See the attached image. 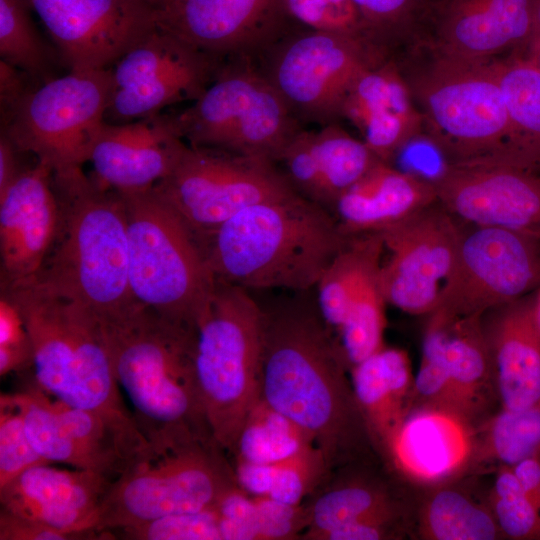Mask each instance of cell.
<instances>
[{
	"instance_id": "cell-1",
	"label": "cell",
	"mask_w": 540,
	"mask_h": 540,
	"mask_svg": "<svg viewBox=\"0 0 540 540\" xmlns=\"http://www.w3.org/2000/svg\"><path fill=\"white\" fill-rule=\"evenodd\" d=\"M308 292L261 305L262 398L310 435L333 472L371 437L340 344Z\"/></svg>"
},
{
	"instance_id": "cell-2",
	"label": "cell",
	"mask_w": 540,
	"mask_h": 540,
	"mask_svg": "<svg viewBox=\"0 0 540 540\" xmlns=\"http://www.w3.org/2000/svg\"><path fill=\"white\" fill-rule=\"evenodd\" d=\"M98 319L115 380L151 449L215 441L194 372L195 328L138 302Z\"/></svg>"
},
{
	"instance_id": "cell-3",
	"label": "cell",
	"mask_w": 540,
	"mask_h": 540,
	"mask_svg": "<svg viewBox=\"0 0 540 540\" xmlns=\"http://www.w3.org/2000/svg\"><path fill=\"white\" fill-rule=\"evenodd\" d=\"M350 237L329 209L296 193L242 210L199 242L218 280L306 292Z\"/></svg>"
},
{
	"instance_id": "cell-4",
	"label": "cell",
	"mask_w": 540,
	"mask_h": 540,
	"mask_svg": "<svg viewBox=\"0 0 540 540\" xmlns=\"http://www.w3.org/2000/svg\"><path fill=\"white\" fill-rule=\"evenodd\" d=\"M59 205L54 242L33 276L54 295L98 317L120 314L136 301L128 275L127 217L120 192L81 167L52 173Z\"/></svg>"
},
{
	"instance_id": "cell-5",
	"label": "cell",
	"mask_w": 540,
	"mask_h": 540,
	"mask_svg": "<svg viewBox=\"0 0 540 540\" xmlns=\"http://www.w3.org/2000/svg\"><path fill=\"white\" fill-rule=\"evenodd\" d=\"M1 291L23 316L39 389L73 407L133 419L115 380L96 314L54 295L33 276L1 284Z\"/></svg>"
},
{
	"instance_id": "cell-6",
	"label": "cell",
	"mask_w": 540,
	"mask_h": 540,
	"mask_svg": "<svg viewBox=\"0 0 540 540\" xmlns=\"http://www.w3.org/2000/svg\"><path fill=\"white\" fill-rule=\"evenodd\" d=\"M193 364L212 435L229 455L262 397L263 310L251 291L216 279L196 323Z\"/></svg>"
},
{
	"instance_id": "cell-7",
	"label": "cell",
	"mask_w": 540,
	"mask_h": 540,
	"mask_svg": "<svg viewBox=\"0 0 540 540\" xmlns=\"http://www.w3.org/2000/svg\"><path fill=\"white\" fill-rule=\"evenodd\" d=\"M120 194L127 217L133 299L166 319L195 328L216 285L198 238L152 187Z\"/></svg>"
},
{
	"instance_id": "cell-8",
	"label": "cell",
	"mask_w": 540,
	"mask_h": 540,
	"mask_svg": "<svg viewBox=\"0 0 540 540\" xmlns=\"http://www.w3.org/2000/svg\"><path fill=\"white\" fill-rule=\"evenodd\" d=\"M403 75L423 131L447 165L489 162L505 149L511 127L491 61L460 60L433 50L431 61Z\"/></svg>"
},
{
	"instance_id": "cell-9",
	"label": "cell",
	"mask_w": 540,
	"mask_h": 540,
	"mask_svg": "<svg viewBox=\"0 0 540 540\" xmlns=\"http://www.w3.org/2000/svg\"><path fill=\"white\" fill-rule=\"evenodd\" d=\"M217 442H192L162 453L149 452L111 482L96 532L109 533L168 515L213 507L237 484Z\"/></svg>"
},
{
	"instance_id": "cell-10",
	"label": "cell",
	"mask_w": 540,
	"mask_h": 540,
	"mask_svg": "<svg viewBox=\"0 0 540 540\" xmlns=\"http://www.w3.org/2000/svg\"><path fill=\"white\" fill-rule=\"evenodd\" d=\"M174 118L190 146L275 163L300 130L297 118L266 75L244 64L222 65L194 103Z\"/></svg>"
},
{
	"instance_id": "cell-11",
	"label": "cell",
	"mask_w": 540,
	"mask_h": 540,
	"mask_svg": "<svg viewBox=\"0 0 540 540\" xmlns=\"http://www.w3.org/2000/svg\"><path fill=\"white\" fill-rule=\"evenodd\" d=\"M110 91L111 69L69 71L32 88L1 131L53 171L81 167L105 123Z\"/></svg>"
},
{
	"instance_id": "cell-12",
	"label": "cell",
	"mask_w": 540,
	"mask_h": 540,
	"mask_svg": "<svg viewBox=\"0 0 540 540\" xmlns=\"http://www.w3.org/2000/svg\"><path fill=\"white\" fill-rule=\"evenodd\" d=\"M152 189L199 241L252 205L297 193L271 160L190 145Z\"/></svg>"
},
{
	"instance_id": "cell-13",
	"label": "cell",
	"mask_w": 540,
	"mask_h": 540,
	"mask_svg": "<svg viewBox=\"0 0 540 540\" xmlns=\"http://www.w3.org/2000/svg\"><path fill=\"white\" fill-rule=\"evenodd\" d=\"M263 72L296 118L322 125L342 117L345 98L382 48L355 37L307 29L271 45Z\"/></svg>"
},
{
	"instance_id": "cell-14",
	"label": "cell",
	"mask_w": 540,
	"mask_h": 540,
	"mask_svg": "<svg viewBox=\"0 0 540 540\" xmlns=\"http://www.w3.org/2000/svg\"><path fill=\"white\" fill-rule=\"evenodd\" d=\"M28 436L52 464L118 478L152 451L134 419L70 406L34 383L15 393Z\"/></svg>"
},
{
	"instance_id": "cell-15",
	"label": "cell",
	"mask_w": 540,
	"mask_h": 540,
	"mask_svg": "<svg viewBox=\"0 0 540 540\" xmlns=\"http://www.w3.org/2000/svg\"><path fill=\"white\" fill-rule=\"evenodd\" d=\"M538 290L539 239L464 223L455 263L432 313L482 315Z\"/></svg>"
},
{
	"instance_id": "cell-16",
	"label": "cell",
	"mask_w": 540,
	"mask_h": 540,
	"mask_svg": "<svg viewBox=\"0 0 540 540\" xmlns=\"http://www.w3.org/2000/svg\"><path fill=\"white\" fill-rule=\"evenodd\" d=\"M115 63L105 114L109 123L136 121L157 115L169 105L195 101L222 66L221 60L160 27Z\"/></svg>"
},
{
	"instance_id": "cell-17",
	"label": "cell",
	"mask_w": 540,
	"mask_h": 540,
	"mask_svg": "<svg viewBox=\"0 0 540 540\" xmlns=\"http://www.w3.org/2000/svg\"><path fill=\"white\" fill-rule=\"evenodd\" d=\"M464 223L438 201L379 231L380 285L387 304L429 315L456 260Z\"/></svg>"
},
{
	"instance_id": "cell-18",
	"label": "cell",
	"mask_w": 540,
	"mask_h": 540,
	"mask_svg": "<svg viewBox=\"0 0 540 540\" xmlns=\"http://www.w3.org/2000/svg\"><path fill=\"white\" fill-rule=\"evenodd\" d=\"M69 71L106 69L158 27L144 0H26Z\"/></svg>"
},
{
	"instance_id": "cell-19",
	"label": "cell",
	"mask_w": 540,
	"mask_h": 540,
	"mask_svg": "<svg viewBox=\"0 0 540 540\" xmlns=\"http://www.w3.org/2000/svg\"><path fill=\"white\" fill-rule=\"evenodd\" d=\"M432 179L437 201L461 222L540 240V172L498 164H446Z\"/></svg>"
},
{
	"instance_id": "cell-20",
	"label": "cell",
	"mask_w": 540,
	"mask_h": 540,
	"mask_svg": "<svg viewBox=\"0 0 540 540\" xmlns=\"http://www.w3.org/2000/svg\"><path fill=\"white\" fill-rule=\"evenodd\" d=\"M287 18L281 0H169L157 25L219 60L268 49Z\"/></svg>"
},
{
	"instance_id": "cell-21",
	"label": "cell",
	"mask_w": 540,
	"mask_h": 540,
	"mask_svg": "<svg viewBox=\"0 0 540 540\" xmlns=\"http://www.w3.org/2000/svg\"><path fill=\"white\" fill-rule=\"evenodd\" d=\"M112 481L88 470L38 465L0 487V506L77 540L100 539L96 532L100 508Z\"/></svg>"
},
{
	"instance_id": "cell-22",
	"label": "cell",
	"mask_w": 540,
	"mask_h": 540,
	"mask_svg": "<svg viewBox=\"0 0 540 540\" xmlns=\"http://www.w3.org/2000/svg\"><path fill=\"white\" fill-rule=\"evenodd\" d=\"M188 146L174 115L159 113L127 123L105 121L89 157L92 177L118 192L146 190L171 173Z\"/></svg>"
},
{
	"instance_id": "cell-23",
	"label": "cell",
	"mask_w": 540,
	"mask_h": 540,
	"mask_svg": "<svg viewBox=\"0 0 540 540\" xmlns=\"http://www.w3.org/2000/svg\"><path fill=\"white\" fill-rule=\"evenodd\" d=\"M52 173L37 160L0 194L1 284L34 276L54 242L59 205Z\"/></svg>"
},
{
	"instance_id": "cell-24",
	"label": "cell",
	"mask_w": 540,
	"mask_h": 540,
	"mask_svg": "<svg viewBox=\"0 0 540 540\" xmlns=\"http://www.w3.org/2000/svg\"><path fill=\"white\" fill-rule=\"evenodd\" d=\"M392 466L406 479L422 485L445 483L476 458L474 423L440 407L412 409L382 447Z\"/></svg>"
},
{
	"instance_id": "cell-25",
	"label": "cell",
	"mask_w": 540,
	"mask_h": 540,
	"mask_svg": "<svg viewBox=\"0 0 540 540\" xmlns=\"http://www.w3.org/2000/svg\"><path fill=\"white\" fill-rule=\"evenodd\" d=\"M539 0H440L434 51L460 60L487 62L527 45Z\"/></svg>"
},
{
	"instance_id": "cell-26",
	"label": "cell",
	"mask_w": 540,
	"mask_h": 540,
	"mask_svg": "<svg viewBox=\"0 0 540 540\" xmlns=\"http://www.w3.org/2000/svg\"><path fill=\"white\" fill-rule=\"evenodd\" d=\"M378 161L363 140L330 123L315 131L300 129L276 164L297 193L332 212L338 198Z\"/></svg>"
},
{
	"instance_id": "cell-27",
	"label": "cell",
	"mask_w": 540,
	"mask_h": 540,
	"mask_svg": "<svg viewBox=\"0 0 540 540\" xmlns=\"http://www.w3.org/2000/svg\"><path fill=\"white\" fill-rule=\"evenodd\" d=\"M538 291L482 314L503 409L522 410L540 402Z\"/></svg>"
},
{
	"instance_id": "cell-28",
	"label": "cell",
	"mask_w": 540,
	"mask_h": 540,
	"mask_svg": "<svg viewBox=\"0 0 540 540\" xmlns=\"http://www.w3.org/2000/svg\"><path fill=\"white\" fill-rule=\"evenodd\" d=\"M342 117L361 133L381 161L390 163L423 131V119L398 66L380 61L364 71L350 88Z\"/></svg>"
},
{
	"instance_id": "cell-29",
	"label": "cell",
	"mask_w": 540,
	"mask_h": 540,
	"mask_svg": "<svg viewBox=\"0 0 540 540\" xmlns=\"http://www.w3.org/2000/svg\"><path fill=\"white\" fill-rule=\"evenodd\" d=\"M437 201L433 179L378 161L332 208L348 235L379 232Z\"/></svg>"
},
{
	"instance_id": "cell-30",
	"label": "cell",
	"mask_w": 540,
	"mask_h": 540,
	"mask_svg": "<svg viewBox=\"0 0 540 540\" xmlns=\"http://www.w3.org/2000/svg\"><path fill=\"white\" fill-rule=\"evenodd\" d=\"M428 316L442 328L450 408L475 424L488 409L496 390L482 315Z\"/></svg>"
},
{
	"instance_id": "cell-31",
	"label": "cell",
	"mask_w": 540,
	"mask_h": 540,
	"mask_svg": "<svg viewBox=\"0 0 540 540\" xmlns=\"http://www.w3.org/2000/svg\"><path fill=\"white\" fill-rule=\"evenodd\" d=\"M354 395L371 440L381 448L411 409L414 376L406 351L383 346L350 368Z\"/></svg>"
},
{
	"instance_id": "cell-32",
	"label": "cell",
	"mask_w": 540,
	"mask_h": 540,
	"mask_svg": "<svg viewBox=\"0 0 540 540\" xmlns=\"http://www.w3.org/2000/svg\"><path fill=\"white\" fill-rule=\"evenodd\" d=\"M506 106L511 137L498 157L481 164L537 170L540 165V67L524 56L491 60Z\"/></svg>"
},
{
	"instance_id": "cell-33",
	"label": "cell",
	"mask_w": 540,
	"mask_h": 540,
	"mask_svg": "<svg viewBox=\"0 0 540 540\" xmlns=\"http://www.w3.org/2000/svg\"><path fill=\"white\" fill-rule=\"evenodd\" d=\"M383 254L379 232L352 235L327 266L314 290L319 312L331 330L340 329L353 297L368 273L381 265Z\"/></svg>"
},
{
	"instance_id": "cell-34",
	"label": "cell",
	"mask_w": 540,
	"mask_h": 540,
	"mask_svg": "<svg viewBox=\"0 0 540 540\" xmlns=\"http://www.w3.org/2000/svg\"><path fill=\"white\" fill-rule=\"evenodd\" d=\"M309 526L302 539L356 522L397 524L399 505L381 484L355 480L325 490L308 505Z\"/></svg>"
},
{
	"instance_id": "cell-35",
	"label": "cell",
	"mask_w": 540,
	"mask_h": 540,
	"mask_svg": "<svg viewBox=\"0 0 540 540\" xmlns=\"http://www.w3.org/2000/svg\"><path fill=\"white\" fill-rule=\"evenodd\" d=\"M313 446L305 430L261 397L245 419L229 455L234 462L273 464Z\"/></svg>"
},
{
	"instance_id": "cell-36",
	"label": "cell",
	"mask_w": 540,
	"mask_h": 540,
	"mask_svg": "<svg viewBox=\"0 0 540 540\" xmlns=\"http://www.w3.org/2000/svg\"><path fill=\"white\" fill-rule=\"evenodd\" d=\"M419 532L431 540H493L500 530L493 513L463 493L445 488L424 504Z\"/></svg>"
},
{
	"instance_id": "cell-37",
	"label": "cell",
	"mask_w": 540,
	"mask_h": 540,
	"mask_svg": "<svg viewBox=\"0 0 540 540\" xmlns=\"http://www.w3.org/2000/svg\"><path fill=\"white\" fill-rule=\"evenodd\" d=\"M380 268L372 270L365 277L337 331L349 370L385 346L387 302L380 285Z\"/></svg>"
},
{
	"instance_id": "cell-38",
	"label": "cell",
	"mask_w": 540,
	"mask_h": 540,
	"mask_svg": "<svg viewBox=\"0 0 540 540\" xmlns=\"http://www.w3.org/2000/svg\"><path fill=\"white\" fill-rule=\"evenodd\" d=\"M479 454L512 467L540 452V402L522 410L503 409L483 426Z\"/></svg>"
},
{
	"instance_id": "cell-39",
	"label": "cell",
	"mask_w": 540,
	"mask_h": 540,
	"mask_svg": "<svg viewBox=\"0 0 540 540\" xmlns=\"http://www.w3.org/2000/svg\"><path fill=\"white\" fill-rule=\"evenodd\" d=\"M26 0H0L1 59L30 77H40L49 65V52L31 19Z\"/></svg>"
},
{
	"instance_id": "cell-40",
	"label": "cell",
	"mask_w": 540,
	"mask_h": 540,
	"mask_svg": "<svg viewBox=\"0 0 540 540\" xmlns=\"http://www.w3.org/2000/svg\"><path fill=\"white\" fill-rule=\"evenodd\" d=\"M492 506L500 532L512 539H540V511L526 496L510 466L499 467Z\"/></svg>"
},
{
	"instance_id": "cell-41",
	"label": "cell",
	"mask_w": 540,
	"mask_h": 540,
	"mask_svg": "<svg viewBox=\"0 0 540 540\" xmlns=\"http://www.w3.org/2000/svg\"><path fill=\"white\" fill-rule=\"evenodd\" d=\"M52 464L33 446L14 394L0 396V487L29 468Z\"/></svg>"
},
{
	"instance_id": "cell-42",
	"label": "cell",
	"mask_w": 540,
	"mask_h": 540,
	"mask_svg": "<svg viewBox=\"0 0 540 540\" xmlns=\"http://www.w3.org/2000/svg\"><path fill=\"white\" fill-rule=\"evenodd\" d=\"M281 4L287 18L307 29L347 35L377 45L352 0H281Z\"/></svg>"
},
{
	"instance_id": "cell-43",
	"label": "cell",
	"mask_w": 540,
	"mask_h": 540,
	"mask_svg": "<svg viewBox=\"0 0 540 540\" xmlns=\"http://www.w3.org/2000/svg\"><path fill=\"white\" fill-rule=\"evenodd\" d=\"M109 537L125 540H222L215 505L115 530L109 533Z\"/></svg>"
},
{
	"instance_id": "cell-44",
	"label": "cell",
	"mask_w": 540,
	"mask_h": 540,
	"mask_svg": "<svg viewBox=\"0 0 540 540\" xmlns=\"http://www.w3.org/2000/svg\"><path fill=\"white\" fill-rule=\"evenodd\" d=\"M330 474L322 452L313 446L275 464L272 486L266 497L301 505L304 498L323 484Z\"/></svg>"
},
{
	"instance_id": "cell-45",
	"label": "cell",
	"mask_w": 540,
	"mask_h": 540,
	"mask_svg": "<svg viewBox=\"0 0 540 540\" xmlns=\"http://www.w3.org/2000/svg\"><path fill=\"white\" fill-rule=\"evenodd\" d=\"M33 366L31 339L23 316L12 299L0 295V375Z\"/></svg>"
},
{
	"instance_id": "cell-46",
	"label": "cell",
	"mask_w": 540,
	"mask_h": 540,
	"mask_svg": "<svg viewBox=\"0 0 540 540\" xmlns=\"http://www.w3.org/2000/svg\"><path fill=\"white\" fill-rule=\"evenodd\" d=\"M374 42L382 43L409 28L425 0H352Z\"/></svg>"
},
{
	"instance_id": "cell-47",
	"label": "cell",
	"mask_w": 540,
	"mask_h": 540,
	"mask_svg": "<svg viewBox=\"0 0 540 540\" xmlns=\"http://www.w3.org/2000/svg\"><path fill=\"white\" fill-rule=\"evenodd\" d=\"M259 540L301 538L309 526L308 505H290L269 497H255Z\"/></svg>"
},
{
	"instance_id": "cell-48",
	"label": "cell",
	"mask_w": 540,
	"mask_h": 540,
	"mask_svg": "<svg viewBox=\"0 0 540 540\" xmlns=\"http://www.w3.org/2000/svg\"><path fill=\"white\" fill-rule=\"evenodd\" d=\"M215 509L222 540H259L255 499L237 484L219 497Z\"/></svg>"
},
{
	"instance_id": "cell-49",
	"label": "cell",
	"mask_w": 540,
	"mask_h": 540,
	"mask_svg": "<svg viewBox=\"0 0 540 540\" xmlns=\"http://www.w3.org/2000/svg\"><path fill=\"white\" fill-rule=\"evenodd\" d=\"M0 540H76L47 524L0 510Z\"/></svg>"
},
{
	"instance_id": "cell-50",
	"label": "cell",
	"mask_w": 540,
	"mask_h": 540,
	"mask_svg": "<svg viewBox=\"0 0 540 540\" xmlns=\"http://www.w3.org/2000/svg\"><path fill=\"white\" fill-rule=\"evenodd\" d=\"M30 76L1 59L0 103L2 122L7 120L24 96L32 89L28 86Z\"/></svg>"
},
{
	"instance_id": "cell-51",
	"label": "cell",
	"mask_w": 540,
	"mask_h": 540,
	"mask_svg": "<svg viewBox=\"0 0 540 540\" xmlns=\"http://www.w3.org/2000/svg\"><path fill=\"white\" fill-rule=\"evenodd\" d=\"M397 526L378 522H356L320 533L313 540L390 539L396 535Z\"/></svg>"
},
{
	"instance_id": "cell-52",
	"label": "cell",
	"mask_w": 540,
	"mask_h": 540,
	"mask_svg": "<svg viewBox=\"0 0 540 540\" xmlns=\"http://www.w3.org/2000/svg\"><path fill=\"white\" fill-rule=\"evenodd\" d=\"M512 470L524 493L540 511V457H527L513 465Z\"/></svg>"
},
{
	"instance_id": "cell-53",
	"label": "cell",
	"mask_w": 540,
	"mask_h": 540,
	"mask_svg": "<svg viewBox=\"0 0 540 540\" xmlns=\"http://www.w3.org/2000/svg\"><path fill=\"white\" fill-rule=\"evenodd\" d=\"M21 152L12 140L1 131L0 136V194L17 178L25 167L20 165Z\"/></svg>"
},
{
	"instance_id": "cell-54",
	"label": "cell",
	"mask_w": 540,
	"mask_h": 540,
	"mask_svg": "<svg viewBox=\"0 0 540 540\" xmlns=\"http://www.w3.org/2000/svg\"><path fill=\"white\" fill-rule=\"evenodd\" d=\"M539 45H540V0L538 2L536 12H535L532 34L527 45L525 46V50L529 51Z\"/></svg>"
},
{
	"instance_id": "cell-55",
	"label": "cell",
	"mask_w": 540,
	"mask_h": 540,
	"mask_svg": "<svg viewBox=\"0 0 540 540\" xmlns=\"http://www.w3.org/2000/svg\"><path fill=\"white\" fill-rule=\"evenodd\" d=\"M524 57L528 58L530 61L540 67V45L527 51V55Z\"/></svg>"
},
{
	"instance_id": "cell-56",
	"label": "cell",
	"mask_w": 540,
	"mask_h": 540,
	"mask_svg": "<svg viewBox=\"0 0 540 540\" xmlns=\"http://www.w3.org/2000/svg\"><path fill=\"white\" fill-rule=\"evenodd\" d=\"M144 1L147 2L148 4H150L151 6H153L155 8V10H156L157 8L164 5L169 0H144Z\"/></svg>"
},
{
	"instance_id": "cell-57",
	"label": "cell",
	"mask_w": 540,
	"mask_h": 540,
	"mask_svg": "<svg viewBox=\"0 0 540 540\" xmlns=\"http://www.w3.org/2000/svg\"><path fill=\"white\" fill-rule=\"evenodd\" d=\"M538 313H539V319H540V290L538 291Z\"/></svg>"
},
{
	"instance_id": "cell-58",
	"label": "cell",
	"mask_w": 540,
	"mask_h": 540,
	"mask_svg": "<svg viewBox=\"0 0 540 540\" xmlns=\"http://www.w3.org/2000/svg\"><path fill=\"white\" fill-rule=\"evenodd\" d=\"M536 171L540 172V165H539V167L537 168V170H536Z\"/></svg>"
}]
</instances>
